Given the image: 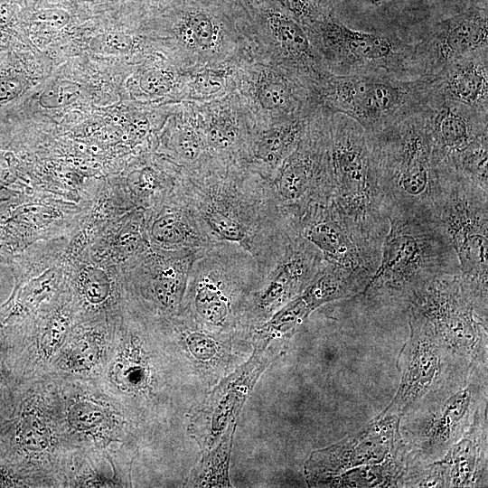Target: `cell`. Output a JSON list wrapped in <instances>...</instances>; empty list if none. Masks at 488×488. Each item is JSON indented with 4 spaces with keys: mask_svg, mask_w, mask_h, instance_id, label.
Returning <instances> with one entry per match:
<instances>
[{
    "mask_svg": "<svg viewBox=\"0 0 488 488\" xmlns=\"http://www.w3.org/2000/svg\"><path fill=\"white\" fill-rule=\"evenodd\" d=\"M196 117L210 155L239 163L251 132V121L237 114L228 103L216 104L207 114Z\"/></svg>",
    "mask_w": 488,
    "mask_h": 488,
    "instance_id": "603a6c76",
    "label": "cell"
},
{
    "mask_svg": "<svg viewBox=\"0 0 488 488\" xmlns=\"http://www.w3.org/2000/svg\"><path fill=\"white\" fill-rule=\"evenodd\" d=\"M485 408L487 367H474L461 382L400 418L399 434L408 463L442 459Z\"/></svg>",
    "mask_w": 488,
    "mask_h": 488,
    "instance_id": "8992f818",
    "label": "cell"
},
{
    "mask_svg": "<svg viewBox=\"0 0 488 488\" xmlns=\"http://www.w3.org/2000/svg\"><path fill=\"white\" fill-rule=\"evenodd\" d=\"M50 273L49 270L47 274L27 284L18 292L17 302L20 306L32 308L47 297L52 290V280L55 277L54 274Z\"/></svg>",
    "mask_w": 488,
    "mask_h": 488,
    "instance_id": "d590c367",
    "label": "cell"
},
{
    "mask_svg": "<svg viewBox=\"0 0 488 488\" xmlns=\"http://www.w3.org/2000/svg\"><path fill=\"white\" fill-rule=\"evenodd\" d=\"M13 45H14L13 36L7 32L0 30V53L5 51L9 50Z\"/></svg>",
    "mask_w": 488,
    "mask_h": 488,
    "instance_id": "60d3db41",
    "label": "cell"
},
{
    "mask_svg": "<svg viewBox=\"0 0 488 488\" xmlns=\"http://www.w3.org/2000/svg\"><path fill=\"white\" fill-rule=\"evenodd\" d=\"M296 229L326 262L371 276L379 266L380 252L357 233L332 200L309 209Z\"/></svg>",
    "mask_w": 488,
    "mask_h": 488,
    "instance_id": "2e32d148",
    "label": "cell"
},
{
    "mask_svg": "<svg viewBox=\"0 0 488 488\" xmlns=\"http://www.w3.org/2000/svg\"><path fill=\"white\" fill-rule=\"evenodd\" d=\"M369 136L386 216L393 211L434 221L441 183L422 112Z\"/></svg>",
    "mask_w": 488,
    "mask_h": 488,
    "instance_id": "3957f363",
    "label": "cell"
},
{
    "mask_svg": "<svg viewBox=\"0 0 488 488\" xmlns=\"http://www.w3.org/2000/svg\"><path fill=\"white\" fill-rule=\"evenodd\" d=\"M316 109L252 127L240 165L267 180L296 149Z\"/></svg>",
    "mask_w": 488,
    "mask_h": 488,
    "instance_id": "ffe728a7",
    "label": "cell"
},
{
    "mask_svg": "<svg viewBox=\"0 0 488 488\" xmlns=\"http://www.w3.org/2000/svg\"><path fill=\"white\" fill-rule=\"evenodd\" d=\"M432 80L445 99L488 113V47L452 61Z\"/></svg>",
    "mask_w": 488,
    "mask_h": 488,
    "instance_id": "44dd1931",
    "label": "cell"
},
{
    "mask_svg": "<svg viewBox=\"0 0 488 488\" xmlns=\"http://www.w3.org/2000/svg\"><path fill=\"white\" fill-rule=\"evenodd\" d=\"M129 347L118 355L113 364V380L127 389H142L146 382L145 364L138 352Z\"/></svg>",
    "mask_w": 488,
    "mask_h": 488,
    "instance_id": "f1b7e54d",
    "label": "cell"
},
{
    "mask_svg": "<svg viewBox=\"0 0 488 488\" xmlns=\"http://www.w3.org/2000/svg\"><path fill=\"white\" fill-rule=\"evenodd\" d=\"M441 191L434 221L455 252L461 277L475 302H488V191L438 170Z\"/></svg>",
    "mask_w": 488,
    "mask_h": 488,
    "instance_id": "52a82bcc",
    "label": "cell"
},
{
    "mask_svg": "<svg viewBox=\"0 0 488 488\" xmlns=\"http://www.w3.org/2000/svg\"><path fill=\"white\" fill-rule=\"evenodd\" d=\"M320 106L343 114L369 134L420 113L434 93L432 78L400 77L386 71L327 74L314 86Z\"/></svg>",
    "mask_w": 488,
    "mask_h": 488,
    "instance_id": "5b68a950",
    "label": "cell"
},
{
    "mask_svg": "<svg viewBox=\"0 0 488 488\" xmlns=\"http://www.w3.org/2000/svg\"><path fill=\"white\" fill-rule=\"evenodd\" d=\"M27 87V80L14 70L0 71V105L19 98Z\"/></svg>",
    "mask_w": 488,
    "mask_h": 488,
    "instance_id": "8d00e7d4",
    "label": "cell"
},
{
    "mask_svg": "<svg viewBox=\"0 0 488 488\" xmlns=\"http://www.w3.org/2000/svg\"><path fill=\"white\" fill-rule=\"evenodd\" d=\"M329 152L331 200L357 233L381 252L389 221L369 134L349 117L331 111Z\"/></svg>",
    "mask_w": 488,
    "mask_h": 488,
    "instance_id": "277c9868",
    "label": "cell"
},
{
    "mask_svg": "<svg viewBox=\"0 0 488 488\" xmlns=\"http://www.w3.org/2000/svg\"><path fill=\"white\" fill-rule=\"evenodd\" d=\"M70 426L80 432H89L99 428L105 420L102 408L92 400L80 399L68 408Z\"/></svg>",
    "mask_w": 488,
    "mask_h": 488,
    "instance_id": "f546056e",
    "label": "cell"
},
{
    "mask_svg": "<svg viewBox=\"0 0 488 488\" xmlns=\"http://www.w3.org/2000/svg\"><path fill=\"white\" fill-rule=\"evenodd\" d=\"M437 169L457 172L488 150V113L434 93L422 111Z\"/></svg>",
    "mask_w": 488,
    "mask_h": 488,
    "instance_id": "5bb4252c",
    "label": "cell"
},
{
    "mask_svg": "<svg viewBox=\"0 0 488 488\" xmlns=\"http://www.w3.org/2000/svg\"><path fill=\"white\" fill-rule=\"evenodd\" d=\"M90 47L99 53L124 54L134 47V41L130 35L122 32H108L94 37Z\"/></svg>",
    "mask_w": 488,
    "mask_h": 488,
    "instance_id": "836d02e7",
    "label": "cell"
},
{
    "mask_svg": "<svg viewBox=\"0 0 488 488\" xmlns=\"http://www.w3.org/2000/svg\"><path fill=\"white\" fill-rule=\"evenodd\" d=\"M181 190L215 243H235L260 265L289 224L269 196L267 180L236 162L213 159L183 173Z\"/></svg>",
    "mask_w": 488,
    "mask_h": 488,
    "instance_id": "6da1fadb",
    "label": "cell"
},
{
    "mask_svg": "<svg viewBox=\"0 0 488 488\" xmlns=\"http://www.w3.org/2000/svg\"><path fill=\"white\" fill-rule=\"evenodd\" d=\"M371 1L372 3H379V2H380V1H382V0H371Z\"/></svg>",
    "mask_w": 488,
    "mask_h": 488,
    "instance_id": "b9f144b4",
    "label": "cell"
},
{
    "mask_svg": "<svg viewBox=\"0 0 488 488\" xmlns=\"http://www.w3.org/2000/svg\"><path fill=\"white\" fill-rule=\"evenodd\" d=\"M488 47L486 10L472 7L438 23L430 34L414 44V69L432 78L458 58Z\"/></svg>",
    "mask_w": 488,
    "mask_h": 488,
    "instance_id": "e0dca14e",
    "label": "cell"
},
{
    "mask_svg": "<svg viewBox=\"0 0 488 488\" xmlns=\"http://www.w3.org/2000/svg\"><path fill=\"white\" fill-rule=\"evenodd\" d=\"M15 14V6L11 0H0V30L12 26Z\"/></svg>",
    "mask_w": 488,
    "mask_h": 488,
    "instance_id": "ab89813d",
    "label": "cell"
},
{
    "mask_svg": "<svg viewBox=\"0 0 488 488\" xmlns=\"http://www.w3.org/2000/svg\"><path fill=\"white\" fill-rule=\"evenodd\" d=\"M324 69L334 75L386 71L417 78L414 44L384 33H368L325 16L305 27Z\"/></svg>",
    "mask_w": 488,
    "mask_h": 488,
    "instance_id": "8fae6325",
    "label": "cell"
},
{
    "mask_svg": "<svg viewBox=\"0 0 488 488\" xmlns=\"http://www.w3.org/2000/svg\"><path fill=\"white\" fill-rule=\"evenodd\" d=\"M408 465L406 452L380 464L360 466L328 477L319 486L400 487Z\"/></svg>",
    "mask_w": 488,
    "mask_h": 488,
    "instance_id": "484cf974",
    "label": "cell"
},
{
    "mask_svg": "<svg viewBox=\"0 0 488 488\" xmlns=\"http://www.w3.org/2000/svg\"><path fill=\"white\" fill-rule=\"evenodd\" d=\"M408 308L431 323L459 360L469 366L487 367V311L474 300L460 273L433 279Z\"/></svg>",
    "mask_w": 488,
    "mask_h": 488,
    "instance_id": "7c38bea8",
    "label": "cell"
},
{
    "mask_svg": "<svg viewBox=\"0 0 488 488\" xmlns=\"http://www.w3.org/2000/svg\"><path fill=\"white\" fill-rule=\"evenodd\" d=\"M330 115L324 107L313 113L296 149L267 180L279 215L295 228L309 209L332 198Z\"/></svg>",
    "mask_w": 488,
    "mask_h": 488,
    "instance_id": "9c48e42d",
    "label": "cell"
},
{
    "mask_svg": "<svg viewBox=\"0 0 488 488\" xmlns=\"http://www.w3.org/2000/svg\"><path fill=\"white\" fill-rule=\"evenodd\" d=\"M77 93V86L73 83H55L42 92L40 103L42 107L48 108H60L74 99Z\"/></svg>",
    "mask_w": 488,
    "mask_h": 488,
    "instance_id": "74e56055",
    "label": "cell"
},
{
    "mask_svg": "<svg viewBox=\"0 0 488 488\" xmlns=\"http://www.w3.org/2000/svg\"><path fill=\"white\" fill-rule=\"evenodd\" d=\"M399 421L395 415L380 413L357 433L314 451L305 465L308 483L319 486L344 471L380 464L406 453Z\"/></svg>",
    "mask_w": 488,
    "mask_h": 488,
    "instance_id": "9a60e30c",
    "label": "cell"
},
{
    "mask_svg": "<svg viewBox=\"0 0 488 488\" xmlns=\"http://www.w3.org/2000/svg\"><path fill=\"white\" fill-rule=\"evenodd\" d=\"M180 186L161 203L145 211L146 238L151 246L162 249L205 250L216 243Z\"/></svg>",
    "mask_w": 488,
    "mask_h": 488,
    "instance_id": "d6986e66",
    "label": "cell"
},
{
    "mask_svg": "<svg viewBox=\"0 0 488 488\" xmlns=\"http://www.w3.org/2000/svg\"><path fill=\"white\" fill-rule=\"evenodd\" d=\"M70 327L69 314L56 312L48 321L40 339V350L45 357L52 356L63 343Z\"/></svg>",
    "mask_w": 488,
    "mask_h": 488,
    "instance_id": "1f68e13d",
    "label": "cell"
},
{
    "mask_svg": "<svg viewBox=\"0 0 488 488\" xmlns=\"http://www.w3.org/2000/svg\"><path fill=\"white\" fill-rule=\"evenodd\" d=\"M408 311L409 333L397 362L399 386L381 412L399 418L458 384L478 367L455 356L425 316L412 308Z\"/></svg>",
    "mask_w": 488,
    "mask_h": 488,
    "instance_id": "30bf717a",
    "label": "cell"
},
{
    "mask_svg": "<svg viewBox=\"0 0 488 488\" xmlns=\"http://www.w3.org/2000/svg\"><path fill=\"white\" fill-rule=\"evenodd\" d=\"M164 146L170 161L183 173L194 172L213 160L203 140L196 116L184 117L169 130Z\"/></svg>",
    "mask_w": 488,
    "mask_h": 488,
    "instance_id": "d4e9b609",
    "label": "cell"
},
{
    "mask_svg": "<svg viewBox=\"0 0 488 488\" xmlns=\"http://www.w3.org/2000/svg\"><path fill=\"white\" fill-rule=\"evenodd\" d=\"M376 271L360 293L371 307L408 308L436 277L460 273L455 252L435 221L390 211Z\"/></svg>",
    "mask_w": 488,
    "mask_h": 488,
    "instance_id": "7a4b0ae2",
    "label": "cell"
},
{
    "mask_svg": "<svg viewBox=\"0 0 488 488\" xmlns=\"http://www.w3.org/2000/svg\"><path fill=\"white\" fill-rule=\"evenodd\" d=\"M203 251L169 250L150 245L126 267L156 305L174 312L183 302L192 267Z\"/></svg>",
    "mask_w": 488,
    "mask_h": 488,
    "instance_id": "ac0fdd59",
    "label": "cell"
},
{
    "mask_svg": "<svg viewBox=\"0 0 488 488\" xmlns=\"http://www.w3.org/2000/svg\"><path fill=\"white\" fill-rule=\"evenodd\" d=\"M70 20L68 12L61 8H44L32 16L33 25L43 30H60Z\"/></svg>",
    "mask_w": 488,
    "mask_h": 488,
    "instance_id": "f35d334b",
    "label": "cell"
},
{
    "mask_svg": "<svg viewBox=\"0 0 488 488\" xmlns=\"http://www.w3.org/2000/svg\"><path fill=\"white\" fill-rule=\"evenodd\" d=\"M174 84V74L165 68H149L139 77L141 90L149 96H163L173 89Z\"/></svg>",
    "mask_w": 488,
    "mask_h": 488,
    "instance_id": "d6a6232c",
    "label": "cell"
},
{
    "mask_svg": "<svg viewBox=\"0 0 488 488\" xmlns=\"http://www.w3.org/2000/svg\"><path fill=\"white\" fill-rule=\"evenodd\" d=\"M102 349V336L98 332H86L71 343L65 354V363L76 371L89 370L99 361Z\"/></svg>",
    "mask_w": 488,
    "mask_h": 488,
    "instance_id": "83f0119b",
    "label": "cell"
},
{
    "mask_svg": "<svg viewBox=\"0 0 488 488\" xmlns=\"http://www.w3.org/2000/svg\"><path fill=\"white\" fill-rule=\"evenodd\" d=\"M80 286L84 297L93 305L103 303L110 294L108 278L99 270L86 271L82 276Z\"/></svg>",
    "mask_w": 488,
    "mask_h": 488,
    "instance_id": "e575fe53",
    "label": "cell"
},
{
    "mask_svg": "<svg viewBox=\"0 0 488 488\" xmlns=\"http://www.w3.org/2000/svg\"><path fill=\"white\" fill-rule=\"evenodd\" d=\"M21 441L23 446L32 452H42L52 443L51 430L40 414L27 415L21 426Z\"/></svg>",
    "mask_w": 488,
    "mask_h": 488,
    "instance_id": "4dcf8cb0",
    "label": "cell"
},
{
    "mask_svg": "<svg viewBox=\"0 0 488 488\" xmlns=\"http://www.w3.org/2000/svg\"><path fill=\"white\" fill-rule=\"evenodd\" d=\"M258 279L253 256L235 243L205 249L190 271L184 296L197 320L215 327L234 324Z\"/></svg>",
    "mask_w": 488,
    "mask_h": 488,
    "instance_id": "ba28073f",
    "label": "cell"
},
{
    "mask_svg": "<svg viewBox=\"0 0 488 488\" xmlns=\"http://www.w3.org/2000/svg\"><path fill=\"white\" fill-rule=\"evenodd\" d=\"M447 487H482L487 483V408L440 459Z\"/></svg>",
    "mask_w": 488,
    "mask_h": 488,
    "instance_id": "7402d4cb",
    "label": "cell"
},
{
    "mask_svg": "<svg viewBox=\"0 0 488 488\" xmlns=\"http://www.w3.org/2000/svg\"><path fill=\"white\" fill-rule=\"evenodd\" d=\"M231 78L230 68L222 64L193 69L189 80L192 97L193 99L221 98L228 90Z\"/></svg>",
    "mask_w": 488,
    "mask_h": 488,
    "instance_id": "4316f807",
    "label": "cell"
},
{
    "mask_svg": "<svg viewBox=\"0 0 488 488\" xmlns=\"http://www.w3.org/2000/svg\"><path fill=\"white\" fill-rule=\"evenodd\" d=\"M321 251L292 227L267 259L258 267V279L244 315L260 321L299 296L322 269Z\"/></svg>",
    "mask_w": 488,
    "mask_h": 488,
    "instance_id": "4fadbf2b",
    "label": "cell"
},
{
    "mask_svg": "<svg viewBox=\"0 0 488 488\" xmlns=\"http://www.w3.org/2000/svg\"><path fill=\"white\" fill-rule=\"evenodd\" d=\"M180 44L192 57L208 65L223 59L226 44L230 43L225 23L210 11L192 7L183 14L176 28Z\"/></svg>",
    "mask_w": 488,
    "mask_h": 488,
    "instance_id": "cb8c5ba5",
    "label": "cell"
}]
</instances>
